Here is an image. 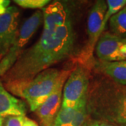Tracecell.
<instances>
[{"label": "cell", "instance_id": "1", "mask_svg": "<svg viewBox=\"0 0 126 126\" xmlns=\"http://www.w3.org/2000/svg\"><path fill=\"white\" fill-rule=\"evenodd\" d=\"M42 11L44 28L40 38L23 50L14 66L0 79L4 83L31 79L72 55L75 36L69 11L61 2L55 1Z\"/></svg>", "mask_w": 126, "mask_h": 126}, {"label": "cell", "instance_id": "2", "mask_svg": "<svg viewBox=\"0 0 126 126\" xmlns=\"http://www.w3.org/2000/svg\"><path fill=\"white\" fill-rule=\"evenodd\" d=\"M87 111L93 119L126 125V86L111 79L93 82L87 93Z\"/></svg>", "mask_w": 126, "mask_h": 126}, {"label": "cell", "instance_id": "3", "mask_svg": "<svg viewBox=\"0 0 126 126\" xmlns=\"http://www.w3.org/2000/svg\"><path fill=\"white\" fill-rule=\"evenodd\" d=\"M67 71L50 68L31 79L6 83H4V86L11 94L25 99L30 110L35 112L54 90Z\"/></svg>", "mask_w": 126, "mask_h": 126}, {"label": "cell", "instance_id": "4", "mask_svg": "<svg viewBox=\"0 0 126 126\" xmlns=\"http://www.w3.org/2000/svg\"><path fill=\"white\" fill-rule=\"evenodd\" d=\"M43 21V11L37 10L23 23L22 26L18 30L17 37L14 44L9 52L0 61V79L4 77L14 66L25 50V46L36 33Z\"/></svg>", "mask_w": 126, "mask_h": 126}, {"label": "cell", "instance_id": "5", "mask_svg": "<svg viewBox=\"0 0 126 126\" xmlns=\"http://www.w3.org/2000/svg\"><path fill=\"white\" fill-rule=\"evenodd\" d=\"M107 10V1L104 0L96 1L90 9L87 20L88 41L79 59L81 63L88 62L93 55L99 37L104 32L102 31V23Z\"/></svg>", "mask_w": 126, "mask_h": 126}, {"label": "cell", "instance_id": "6", "mask_svg": "<svg viewBox=\"0 0 126 126\" xmlns=\"http://www.w3.org/2000/svg\"><path fill=\"white\" fill-rule=\"evenodd\" d=\"M89 77L82 66H77L71 71L64 85L62 108H72L87 94L89 88Z\"/></svg>", "mask_w": 126, "mask_h": 126}, {"label": "cell", "instance_id": "7", "mask_svg": "<svg viewBox=\"0 0 126 126\" xmlns=\"http://www.w3.org/2000/svg\"><path fill=\"white\" fill-rule=\"evenodd\" d=\"M96 55L101 61L119 62L126 60V38L104 32L95 46Z\"/></svg>", "mask_w": 126, "mask_h": 126}, {"label": "cell", "instance_id": "8", "mask_svg": "<svg viewBox=\"0 0 126 126\" xmlns=\"http://www.w3.org/2000/svg\"><path fill=\"white\" fill-rule=\"evenodd\" d=\"M20 11L15 6H9L0 16V61L14 44L18 32Z\"/></svg>", "mask_w": 126, "mask_h": 126}, {"label": "cell", "instance_id": "9", "mask_svg": "<svg viewBox=\"0 0 126 126\" xmlns=\"http://www.w3.org/2000/svg\"><path fill=\"white\" fill-rule=\"evenodd\" d=\"M71 71L68 70L51 94L35 111L40 121L41 126H53L55 117L62 107L64 85Z\"/></svg>", "mask_w": 126, "mask_h": 126}, {"label": "cell", "instance_id": "10", "mask_svg": "<svg viewBox=\"0 0 126 126\" xmlns=\"http://www.w3.org/2000/svg\"><path fill=\"white\" fill-rule=\"evenodd\" d=\"M88 118L86 94L74 107H61L55 117L53 126H84Z\"/></svg>", "mask_w": 126, "mask_h": 126}, {"label": "cell", "instance_id": "11", "mask_svg": "<svg viewBox=\"0 0 126 126\" xmlns=\"http://www.w3.org/2000/svg\"><path fill=\"white\" fill-rule=\"evenodd\" d=\"M27 107L25 102L16 98L4 88L0 81V123L11 116H25Z\"/></svg>", "mask_w": 126, "mask_h": 126}, {"label": "cell", "instance_id": "12", "mask_svg": "<svg viewBox=\"0 0 126 126\" xmlns=\"http://www.w3.org/2000/svg\"><path fill=\"white\" fill-rule=\"evenodd\" d=\"M97 71L121 86H126V60L119 62L101 61L95 64Z\"/></svg>", "mask_w": 126, "mask_h": 126}, {"label": "cell", "instance_id": "13", "mask_svg": "<svg viewBox=\"0 0 126 126\" xmlns=\"http://www.w3.org/2000/svg\"><path fill=\"white\" fill-rule=\"evenodd\" d=\"M109 32L118 36L126 38V6L109 19Z\"/></svg>", "mask_w": 126, "mask_h": 126}, {"label": "cell", "instance_id": "14", "mask_svg": "<svg viewBox=\"0 0 126 126\" xmlns=\"http://www.w3.org/2000/svg\"><path fill=\"white\" fill-rule=\"evenodd\" d=\"M107 10L104 16L103 23H102V31H104L107 24L109 19L112 17L114 14H117L119 11L126 7V0H107Z\"/></svg>", "mask_w": 126, "mask_h": 126}, {"label": "cell", "instance_id": "15", "mask_svg": "<svg viewBox=\"0 0 126 126\" xmlns=\"http://www.w3.org/2000/svg\"><path fill=\"white\" fill-rule=\"evenodd\" d=\"M14 3L24 9H44L50 4L49 0H15Z\"/></svg>", "mask_w": 126, "mask_h": 126}, {"label": "cell", "instance_id": "16", "mask_svg": "<svg viewBox=\"0 0 126 126\" xmlns=\"http://www.w3.org/2000/svg\"><path fill=\"white\" fill-rule=\"evenodd\" d=\"M25 116H11L4 118L3 126H23Z\"/></svg>", "mask_w": 126, "mask_h": 126}, {"label": "cell", "instance_id": "17", "mask_svg": "<svg viewBox=\"0 0 126 126\" xmlns=\"http://www.w3.org/2000/svg\"><path fill=\"white\" fill-rule=\"evenodd\" d=\"M84 126H116L115 124L110 122L102 121V120H96V119H89L88 118L87 121Z\"/></svg>", "mask_w": 126, "mask_h": 126}, {"label": "cell", "instance_id": "18", "mask_svg": "<svg viewBox=\"0 0 126 126\" xmlns=\"http://www.w3.org/2000/svg\"><path fill=\"white\" fill-rule=\"evenodd\" d=\"M10 2L11 1L9 0H0V16L6 12L9 7Z\"/></svg>", "mask_w": 126, "mask_h": 126}, {"label": "cell", "instance_id": "19", "mask_svg": "<svg viewBox=\"0 0 126 126\" xmlns=\"http://www.w3.org/2000/svg\"><path fill=\"white\" fill-rule=\"evenodd\" d=\"M23 126H39V125L37 124L36 121H33L32 119L30 118L25 116Z\"/></svg>", "mask_w": 126, "mask_h": 126}, {"label": "cell", "instance_id": "20", "mask_svg": "<svg viewBox=\"0 0 126 126\" xmlns=\"http://www.w3.org/2000/svg\"><path fill=\"white\" fill-rule=\"evenodd\" d=\"M0 126H3V123H0Z\"/></svg>", "mask_w": 126, "mask_h": 126}, {"label": "cell", "instance_id": "21", "mask_svg": "<svg viewBox=\"0 0 126 126\" xmlns=\"http://www.w3.org/2000/svg\"><path fill=\"white\" fill-rule=\"evenodd\" d=\"M126 126V125H125V126Z\"/></svg>", "mask_w": 126, "mask_h": 126}]
</instances>
